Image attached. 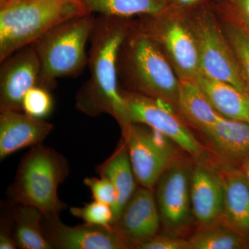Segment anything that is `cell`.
<instances>
[{
  "mask_svg": "<svg viewBox=\"0 0 249 249\" xmlns=\"http://www.w3.org/2000/svg\"><path fill=\"white\" fill-rule=\"evenodd\" d=\"M202 0H172L174 4L178 5V6H181V7L193 6V5L198 4Z\"/></svg>",
  "mask_w": 249,
  "mask_h": 249,
  "instance_id": "31",
  "label": "cell"
},
{
  "mask_svg": "<svg viewBox=\"0 0 249 249\" xmlns=\"http://www.w3.org/2000/svg\"><path fill=\"white\" fill-rule=\"evenodd\" d=\"M247 27L249 28V24H247Z\"/></svg>",
  "mask_w": 249,
  "mask_h": 249,
  "instance_id": "34",
  "label": "cell"
},
{
  "mask_svg": "<svg viewBox=\"0 0 249 249\" xmlns=\"http://www.w3.org/2000/svg\"><path fill=\"white\" fill-rule=\"evenodd\" d=\"M230 1H233V0H230Z\"/></svg>",
  "mask_w": 249,
  "mask_h": 249,
  "instance_id": "36",
  "label": "cell"
},
{
  "mask_svg": "<svg viewBox=\"0 0 249 249\" xmlns=\"http://www.w3.org/2000/svg\"><path fill=\"white\" fill-rule=\"evenodd\" d=\"M70 213L75 217L91 225L112 227L114 224V213L109 205L93 200L82 207H72Z\"/></svg>",
  "mask_w": 249,
  "mask_h": 249,
  "instance_id": "25",
  "label": "cell"
},
{
  "mask_svg": "<svg viewBox=\"0 0 249 249\" xmlns=\"http://www.w3.org/2000/svg\"><path fill=\"white\" fill-rule=\"evenodd\" d=\"M70 173L65 157L42 144L31 147L19 162L9 196L18 204L34 206L47 219H58L66 204L60 200L58 187Z\"/></svg>",
  "mask_w": 249,
  "mask_h": 249,
  "instance_id": "3",
  "label": "cell"
},
{
  "mask_svg": "<svg viewBox=\"0 0 249 249\" xmlns=\"http://www.w3.org/2000/svg\"><path fill=\"white\" fill-rule=\"evenodd\" d=\"M199 130L227 164L240 169L249 156V123L222 116Z\"/></svg>",
  "mask_w": 249,
  "mask_h": 249,
  "instance_id": "16",
  "label": "cell"
},
{
  "mask_svg": "<svg viewBox=\"0 0 249 249\" xmlns=\"http://www.w3.org/2000/svg\"><path fill=\"white\" fill-rule=\"evenodd\" d=\"M96 172L100 177L109 179L117 191V202L113 208L114 224L137 190V178L124 139H122L114 153L96 168Z\"/></svg>",
  "mask_w": 249,
  "mask_h": 249,
  "instance_id": "18",
  "label": "cell"
},
{
  "mask_svg": "<svg viewBox=\"0 0 249 249\" xmlns=\"http://www.w3.org/2000/svg\"><path fill=\"white\" fill-rule=\"evenodd\" d=\"M89 14L125 18L139 15L155 16L168 8V0H79Z\"/></svg>",
  "mask_w": 249,
  "mask_h": 249,
  "instance_id": "22",
  "label": "cell"
},
{
  "mask_svg": "<svg viewBox=\"0 0 249 249\" xmlns=\"http://www.w3.org/2000/svg\"><path fill=\"white\" fill-rule=\"evenodd\" d=\"M196 37L199 52L200 72L210 78L229 83L248 93L240 65L230 42L209 18L200 19Z\"/></svg>",
  "mask_w": 249,
  "mask_h": 249,
  "instance_id": "9",
  "label": "cell"
},
{
  "mask_svg": "<svg viewBox=\"0 0 249 249\" xmlns=\"http://www.w3.org/2000/svg\"><path fill=\"white\" fill-rule=\"evenodd\" d=\"M15 239L14 221L10 214L9 218H3L0 228V249H17Z\"/></svg>",
  "mask_w": 249,
  "mask_h": 249,
  "instance_id": "29",
  "label": "cell"
},
{
  "mask_svg": "<svg viewBox=\"0 0 249 249\" xmlns=\"http://www.w3.org/2000/svg\"><path fill=\"white\" fill-rule=\"evenodd\" d=\"M161 39L181 79L196 80L200 72L199 52L196 36L181 23L174 20L161 33Z\"/></svg>",
  "mask_w": 249,
  "mask_h": 249,
  "instance_id": "17",
  "label": "cell"
},
{
  "mask_svg": "<svg viewBox=\"0 0 249 249\" xmlns=\"http://www.w3.org/2000/svg\"><path fill=\"white\" fill-rule=\"evenodd\" d=\"M191 175V206L193 217L201 228L220 222L224 205V187L218 169L197 160Z\"/></svg>",
  "mask_w": 249,
  "mask_h": 249,
  "instance_id": "13",
  "label": "cell"
},
{
  "mask_svg": "<svg viewBox=\"0 0 249 249\" xmlns=\"http://www.w3.org/2000/svg\"><path fill=\"white\" fill-rule=\"evenodd\" d=\"M53 107V98L49 90L38 85L29 89L23 98V112L36 119H45Z\"/></svg>",
  "mask_w": 249,
  "mask_h": 249,
  "instance_id": "24",
  "label": "cell"
},
{
  "mask_svg": "<svg viewBox=\"0 0 249 249\" xmlns=\"http://www.w3.org/2000/svg\"><path fill=\"white\" fill-rule=\"evenodd\" d=\"M216 111L227 119L249 123V95L233 85L210 78L199 72L195 80Z\"/></svg>",
  "mask_w": 249,
  "mask_h": 249,
  "instance_id": "19",
  "label": "cell"
},
{
  "mask_svg": "<svg viewBox=\"0 0 249 249\" xmlns=\"http://www.w3.org/2000/svg\"><path fill=\"white\" fill-rule=\"evenodd\" d=\"M160 217L152 189L142 187L124 206L113 227L124 236L131 248L158 234Z\"/></svg>",
  "mask_w": 249,
  "mask_h": 249,
  "instance_id": "12",
  "label": "cell"
},
{
  "mask_svg": "<svg viewBox=\"0 0 249 249\" xmlns=\"http://www.w3.org/2000/svg\"><path fill=\"white\" fill-rule=\"evenodd\" d=\"M44 232L53 249H125L128 241L113 227L85 224L76 227L64 224L60 218L44 219Z\"/></svg>",
  "mask_w": 249,
  "mask_h": 249,
  "instance_id": "11",
  "label": "cell"
},
{
  "mask_svg": "<svg viewBox=\"0 0 249 249\" xmlns=\"http://www.w3.org/2000/svg\"><path fill=\"white\" fill-rule=\"evenodd\" d=\"M246 28H247V30H248L249 31V28L247 27H246Z\"/></svg>",
  "mask_w": 249,
  "mask_h": 249,
  "instance_id": "35",
  "label": "cell"
},
{
  "mask_svg": "<svg viewBox=\"0 0 249 249\" xmlns=\"http://www.w3.org/2000/svg\"><path fill=\"white\" fill-rule=\"evenodd\" d=\"M231 1L235 5L242 20L249 24V0H233Z\"/></svg>",
  "mask_w": 249,
  "mask_h": 249,
  "instance_id": "30",
  "label": "cell"
},
{
  "mask_svg": "<svg viewBox=\"0 0 249 249\" xmlns=\"http://www.w3.org/2000/svg\"><path fill=\"white\" fill-rule=\"evenodd\" d=\"M84 183L91 191L93 200L109 205L113 210L117 202L118 194L115 187L109 179L103 177L87 178Z\"/></svg>",
  "mask_w": 249,
  "mask_h": 249,
  "instance_id": "27",
  "label": "cell"
},
{
  "mask_svg": "<svg viewBox=\"0 0 249 249\" xmlns=\"http://www.w3.org/2000/svg\"><path fill=\"white\" fill-rule=\"evenodd\" d=\"M124 57L136 89L178 106L179 80L153 38L145 34L134 36L127 42Z\"/></svg>",
  "mask_w": 249,
  "mask_h": 249,
  "instance_id": "5",
  "label": "cell"
},
{
  "mask_svg": "<svg viewBox=\"0 0 249 249\" xmlns=\"http://www.w3.org/2000/svg\"><path fill=\"white\" fill-rule=\"evenodd\" d=\"M240 170L249 181V156L240 167Z\"/></svg>",
  "mask_w": 249,
  "mask_h": 249,
  "instance_id": "32",
  "label": "cell"
},
{
  "mask_svg": "<svg viewBox=\"0 0 249 249\" xmlns=\"http://www.w3.org/2000/svg\"><path fill=\"white\" fill-rule=\"evenodd\" d=\"M178 106L183 115L199 129L211 125L222 116L194 80H179Z\"/></svg>",
  "mask_w": 249,
  "mask_h": 249,
  "instance_id": "21",
  "label": "cell"
},
{
  "mask_svg": "<svg viewBox=\"0 0 249 249\" xmlns=\"http://www.w3.org/2000/svg\"><path fill=\"white\" fill-rule=\"evenodd\" d=\"M189 249H249V240L229 228L213 225L203 228L188 240Z\"/></svg>",
  "mask_w": 249,
  "mask_h": 249,
  "instance_id": "23",
  "label": "cell"
},
{
  "mask_svg": "<svg viewBox=\"0 0 249 249\" xmlns=\"http://www.w3.org/2000/svg\"><path fill=\"white\" fill-rule=\"evenodd\" d=\"M11 216L18 248L53 249L44 232L45 217L40 210L34 206L18 204L13 210Z\"/></svg>",
  "mask_w": 249,
  "mask_h": 249,
  "instance_id": "20",
  "label": "cell"
},
{
  "mask_svg": "<svg viewBox=\"0 0 249 249\" xmlns=\"http://www.w3.org/2000/svg\"><path fill=\"white\" fill-rule=\"evenodd\" d=\"M227 34L249 91V31L246 27L231 25Z\"/></svg>",
  "mask_w": 249,
  "mask_h": 249,
  "instance_id": "26",
  "label": "cell"
},
{
  "mask_svg": "<svg viewBox=\"0 0 249 249\" xmlns=\"http://www.w3.org/2000/svg\"><path fill=\"white\" fill-rule=\"evenodd\" d=\"M192 170L188 160L178 158L157 183L160 222L170 233H181L191 224Z\"/></svg>",
  "mask_w": 249,
  "mask_h": 249,
  "instance_id": "8",
  "label": "cell"
},
{
  "mask_svg": "<svg viewBox=\"0 0 249 249\" xmlns=\"http://www.w3.org/2000/svg\"><path fill=\"white\" fill-rule=\"evenodd\" d=\"M124 94L130 123L146 124L176 143L196 160H205L204 147L173 112L171 105L140 93Z\"/></svg>",
  "mask_w": 249,
  "mask_h": 249,
  "instance_id": "6",
  "label": "cell"
},
{
  "mask_svg": "<svg viewBox=\"0 0 249 249\" xmlns=\"http://www.w3.org/2000/svg\"><path fill=\"white\" fill-rule=\"evenodd\" d=\"M95 21L93 14L72 18L54 27L34 44L40 61L38 86L50 91L58 78L81 73L88 64L85 49Z\"/></svg>",
  "mask_w": 249,
  "mask_h": 249,
  "instance_id": "4",
  "label": "cell"
},
{
  "mask_svg": "<svg viewBox=\"0 0 249 249\" xmlns=\"http://www.w3.org/2000/svg\"><path fill=\"white\" fill-rule=\"evenodd\" d=\"M120 18H96L88 56L90 77L76 96V107L90 116L109 114L121 129L130 124L127 102L119 90L117 59L127 31Z\"/></svg>",
  "mask_w": 249,
  "mask_h": 249,
  "instance_id": "1",
  "label": "cell"
},
{
  "mask_svg": "<svg viewBox=\"0 0 249 249\" xmlns=\"http://www.w3.org/2000/svg\"><path fill=\"white\" fill-rule=\"evenodd\" d=\"M0 111H23L26 93L38 85L40 61L35 45L19 49L1 62Z\"/></svg>",
  "mask_w": 249,
  "mask_h": 249,
  "instance_id": "10",
  "label": "cell"
},
{
  "mask_svg": "<svg viewBox=\"0 0 249 249\" xmlns=\"http://www.w3.org/2000/svg\"><path fill=\"white\" fill-rule=\"evenodd\" d=\"M147 132L139 124L130 123L122 128L137 181L142 187L153 189L160 177L177 160L168 139L157 131Z\"/></svg>",
  "mask_w": 249,
  "mask_h": 249,
  "instance_id": "7",
  "label": "cell"
},
{
  "mask_svg": "<svg viewBox=\"0 0 249 249\" xmlns=\"http://www.w3.org/2000/svg\"><path fill=\"white\" fill-rule=\"evenodd\" d=\"M134 249H189L188 240L175 235H157L141 242Z\"/></svg>",
  "mask_w": 249,
  "mask_h": 249,
  "instance_id": "28",
  "label": "cell"
},
{
  "mask_svg": "<svg viewBox=\"0 0 249 249\" xmlns=\"http://www.w3.org/2000/svg\"><path fill=\"white\" fill-rule=\"evenodd\" d=\"M9 1H11V0H0V5L4 4Z\"/></svg>",
  "mask_w": 249,
  "mask_h": 249,
  "instance_id": "33",
  "label": "cell"
},
{
  "mask_svg": "<svg viewBox=\"0 0 249 249\" xmlns=\"http://www.w3.org/2000/svg\"><path fill=\"white\" fill-rule=\"evenodd\" d=\"M53 124L22 111H0V160L28 147L40 145Z\"/></svg>",
  "mask_w": 249,
  "mask_h": 249,
  "instance_id": "14",
  "label": "cell"
},
{
  "mask_svg": "<svg viewBox=\"0 0 249 249\" xmlns=\"http://www.w3.org/2000/svg\"><path fill=\"white\" fill-rule=\"evenodd\" d=\"M88 14L79 0H11L0 5V62L62 22Z\"/></svg>",
  "mask_w": 249,
  "mask_h": 249,
  "instance_id": "2",
  "label": "cell"
},
{
  "mask_svg": "<svg viewBox=\"0 0 249 249\" xmlns=\"http://www.w3.org/2000/svg\"><path fill=\"white\" fill-rule=\"evenodd\" d=\"M218 170L224 187L219 222L249 240V181L239 168L227 163Z\"/></svg>",
  "mask_w": 249,
  "mask_h": 249,
  "instance_id": "15",
  "label": "cell"
}]
</instances>
